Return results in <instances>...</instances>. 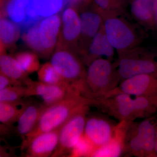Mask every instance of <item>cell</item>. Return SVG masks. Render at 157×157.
I'll return each instance as SVG.
<instances>
[{
	"label": "cell",
	"instance_id": "5b68a950",
	"mask_svg": "<svg viewBox=\"0 0 157 157\" xmlns=\"http://www.w3.org/2000/svg\"><path fill=\"white\" fill-rule=\"evenodd\" d=\"M117 70L121 80L143 74L157 76V60L138 47L119 52Z\"/></svg>",
	"mask_w": 157,
	"mask_h": 157
},
{
	"label": "cell",
	"instance_id": "f546056e",
	"mask_svg": "<svg viewBox=\"0 0 157 157\" xmlns=\"http://www.w3.org/2000/svg\"><path fill=\"white\" fill-rule=\"evenodd\" d=\"M13 149L5 143L3 139L0 138V157L13 156Z\"/></svg>",
	"mask_w": 157,
	"mask_h": 157
},
{
	"label": "cell",
	"instance_id": "ac0fdd59",
	"mask_svg": "<svg viewBox=\"0 0 157 157\" xmlns=\"http://www.w3.org/2000/svg\"><path fill=\"white\" fill-rule=\"evenodd\" d=\"M155 0H131L130 9L133 17L139 23L152 28L155 25L154 7Z\"/></svg>",
	"mask_w": 157,
	"mask_h": 157
},
{
	"label": "cell",
	"instance_id": "ba28073f",
	"mask_svg": "<svg viewBox=\"0 0 157 157\" xmlns=\"http://www.w3.org/2000/svg\"><path fill=\"white\" fill-rule=\"evenodd\" d=\"M95 105L121 122H132L137 119L134 99L125 93L111 92L96 100Z\"/></svg>",
	"mask_w": 157,
	"mask_h": 157
},
{
	"label": "cell",
	"instance_id": "484cf974",
	"mask_svg": "<svg viewBox=\"0 0 157 157\" xmlns=\"http://www.w3.org/2000/svg\"><path fill=\"white\" fill-rule=\"evenodd\" d=\"M38 76L39 81L47 84H70L62 78L50 62L40 66L38 71Z\"/></svg>",
	"mask_w": 157,
	"mask_h": 157
},
{
	"label": "cell",
	"instance_id": "2e32d148",
	"mask_svg": "<svg viewBox=\"0 0 157 157\" xmlns=\"http://www.w3.org/2000/svg\"><path fill=\"white\" fill-rule=\"evenodd\" d=\"M114 50L102 26L91 42L87 52L82 58V61L85 65L88 66L94 60L103 56L111 61L114 56Z\"/></svg>",
	"mask_w": 157,
	"mask_h": 157
},
{
	"label": "cell",
	"instance_id": "d6986e66",
	"mask_svg": "<svg viewBox=\"0 0 157 157\" xmlns=\"http://www.w3.org/2000/svg\"><path fill=\"white\" fill-rule=\"evenodd\" d=\"M0 73L17 84L26 85L30 79L15 57L5 53L0 56Z\"/></svg>",
	"mask_w": 157,
	"mask_h": 157
},
{
	"label": "cell",
	"instance_id": "1f68e13d",
	"mask_svg": "<svg viewBox=\"0 0 157 157\" xmlns=\"http://www.w3.org/2000/svg\"><path fill=\"white\" fill-rule=\"evenodd\" d=\"M10 131V126L0 123V137L8 135Z\"/></svg>",
	"mask_w": 157,
	"mask_h": 157
},
{
	"label": "cell",
	"instance_id": "8992f818",
	"mask_svg": "<svg viewBox=\"0 0 157 157\" xmlns=\"http://www.w3.org/2000/svg\"><path fill=\"white\" fill-rule=\"evenodd\" d=\"M118 15H103V27L109 43L119 53L137 47L140 39L134 27Z\"/></svg>",
	"mask_w": 157,
	"mask_h": 157
},
{
	"label": "cell",
	"instance_id": "52a82bcc",
	"mask_svg": "<svg viewBox=\"0 0 157 157\" xmlns=\"http://www.w3.org/2000/svg\"><path fill=\"white\" fill-rule=\"evenodd\" d=\"M88 110V108L77 113L60 128L58 144L52 157L70 155L84 134Z\"/></svg>",
	"mask_w": 157,
	"mask_h": 157
},
{
	"label": "cell",
	"instance_id": "7402d4cb",
	"mask_svg": "<svg viewBox=\"0 0 157 157\" xmlns=\"http://www.w3.org/2000/svg\"><path fill=\"white\" fill-rule=\"evenodd\" d=\"M21 32L17 24L3 17L0 18V41L5 47L14 45L19 39Z\"/></svg>",
	"mask_w": 157,
	"mask_h": 157
},
{
	"label": "cell",
	"instance_id": "8fae6325",
	"mask_svg": "<svg viewBox=\"0 0 157 157\" xmlns=\"http://www.w3.org/2000/svg\"><path fill=\"white\" fill-rule=\"evenodd\" d=\"M25 86L27 87V97H40L44 107L59 102L73 94H82L70 84H49L30 79Z\"/></svg>",
	"mask_w": 157,
	"mask_h": 157
},
{
	"label": "cell",
	"instance_id": "9c48e42d",
	"mask_svg": "<svg viewBox=\"0 0 157 157\" xmlns=\"http://www.w3.org/2000/svg\"><path fill=\"white\" fill-rule=\"evenodd\" d=\"M80 33L79 12L76 6L71 5L66 8L62 14L61 26L56 48H69L78 54Z\"/></svg>",
	"mask_w": 157,
	"mask_h": 157
},
{
	"label": "cell",
	"instance_id": "7a4b0ae2",
	"mask_svg": "<svg viewBox=\"0 0 157 157\" xmlns=\"http://www.w3.org/2000/svg\"><path fill=\"white\" fill-rule=\"evenodd\" d=\"M87 66L85 82L88 98L96 101L118 86L120 79L111 61L99 58L93 60Z\"/></svg>",
	"mask_w": 157,
	"mask_h": 157
},
{
	"label": "cell",
	"instance_id": "836d02e7",
	"mask_svg": "<svg viewBox=\"0 0 157 157\" xmlns=\"http://www.w3.org/2000/svg\"><path fill=\"white\" fill-rule=\"evenodd\" d=\"M154 17L155 25H157V0H155L154 7Z\"/></svg>",
	"mask_w": 157,
	"mask_h": 157
},
{
	"label": "cell",
	"instance_id": "74e56055",
	"mask_svg": "<svg viewBox=\"0 0 157 157\" xmlns=\"http://www.w3.org/2000/svg\"><path fill=\"white\" fill-rule=\"evenodd\" d=\"M4 14L2 10V9H0V18L3 17V15H4Z\"/></svg>",
	"mask_w": 157,
	"mask_h": 157
},
{
	"label": "cell",
	"instance_id": "6da1fadb",
	"mask_svg": "<svg viewBox=\"0 0 157 157\" xmlns=\"http://www.w3.org/2000/svg\"><path fill=\"white\" fill-rule=\"evenodd\" d=\"M96 101L80 94L71 95L61 101L44 107L33 130L23 140L21 149H25L34 137L45 132L59 128L73 115L95 105Z\"/></svg>",
	"mask_w": 157,
	"mask_h": 157
},
{
	"label": "cell",
	"instance_id": "30bf717a",
	"mask_svg": "<svg viewBox=\"0 0 157 157\" xmlns=\"http://www.w3.org/2000/svg\"><path fill=\"white\" fill-rule=\"evenodd\" d=\"M117 128L107 118L93 116L86 118L84 136L94 150L112 140L115 136Z\"/></svg>",
	"mask_w": 157,
	"mask_h": 157
},
{
	"label": "cell",
	"instance_id": "e0dca14e",
	"mask_svg": "<svg viewBox=\"0 0 157 157\" xmlns=\"http://www.w3.org/2000/svg\"><path fill=\"white\" fill-rule=\"evenodd\" d=\"M44 105L36 103L23 104L22 109L17 121V131L22 141L36 125L44 108Z\"/></svg>",
	"mask_w": 157,
	"mask_h": 157
},
{
	"label": "cell",
	"instance_id": "f35d334b",
	"mask_svg": "<svg viewBox=\"0 0 157 157\" xmlns=\"http://www.w3.org/2000/svg\"></svg>",
	"mask_w": 157,
	"mask_h": 157
},
{
	"label": "cell",
	"instance_id": "9a60e30c",
	"mask_svg": "<svg viewBox=\"0 0 157 157\" xmlns=\"http://www.w3.org/2000/svg\"><path fill=\"white\" fill-rule=\"evenodd\" d=\"M59 129L42 133L34 137L25 149V156L52 157L58 144Z\"/></svg>",
	"mask_w": 157,
	"mask_h": 157
},
{
	"label": "cell",
	"instance_id": "5bb4252c",
	"mask_svg": "<svg viewBox=\"0 0 157 157\" xmlns=\"http://www.w3.org/2000/svg\"><path fill=\"white\" fill-rule=\"evenodd\" d=\"M61 26V17L57 14L49 16L39 22V37L44 58L51 56L56 48Z\"/></svg>",
	"mask_w": 157,
	"mask_h": 157
},
{
	"label": "cell",
	"instance_id": "e575fe53",
	"mask_svg": "<svg viewBox=\"0 0 157 157\" xmlns=\"http://www.w3.org/2000/svg\"><path fill=\"white\" fill-rule=\"evenodd\" d=\"M155 151L156 155V157H157V124L156 128V140L155 145Z\"/></svg>",
	"mask_w": 157,
	"mask_h": 157
},
{
	"label": "cell",
	"instance_id": "d590c367",
	"mask_svg": "<svg viewBox=\"0 0 157 157\" xmlns=\"http://www.w3.org/2000/svg\"><path fill=\"white\" fill-rule=\"evenodd\" d=\"M5 46L2 43V42L0 41V56L2 55L3 53H4L5 51Z\"/></svg>",
	"mask_w": 157,
	"mask_h": 157
},
{
	"label": "cell",
	"instance_id": "277c9868",
	"mask_svg": "<svg viewBox=\"0 0 157 157\" xmlns=\"http://www.w3.org/2000/svg\"><path fill=\"white\" fill-rule=\"evenodd\" d=\"M157 121L154 117L134 124L126 132L125 151L135 157H155V145Z\"/></svg>",
	"mask_w": 157,
	"mask_h": 157
},
{
	"label": "cell",
	"instance_id": "83f0119b",
	"mask_svg": "<svg viewBox=\"0 0 157 157\" xmlns=\"http://www.w3.org/2000/svg\"><path fill=\"white\" fill-rule=\"evenodd\" d=\"M21 67L26 74L38 71L40 67L38 55L35 52H21L14 57Z\"/></svg>",
	"mask_w": 157,
	"mask_h": 157
},
{
	"label": "cell",
	"instance_id": "cb8c5ba5",
	"mask_svg": "<svg viewBox=\"0 0 157 157\" xmlns=\"http://www.w3.org/2000/svg\"><path fill=\"white\" fill-rule=\"evenodd\" d=\"M27 87L24 85H11L0 91V102L21 103L27 97Z\"/></svg>",
	"mask_w": 157,
	"mask_h": 157
},
{
	"label": "cell",
	"instance_id": "d6a6232c",
	"mask_svg": "<svg viewBox=\"0 0 157 157\" xmlns=\"http://www.w3.org/2000/svg\"><path fill=\"white\" fill-rule=\"evenodd\" d=\"M68 1L69 3L71 4V5L76 6L77 4H79L81 2H88L90 1V0H66Z\"/></svg>",
	"mask_w": 157,
	"mask_h": 157
},
{
	"label": "cell",
	"instance_id": "7c38bea8",
	"mask_svg": "<svg viewBox=\"0 0 157 157\" xmlns=\"http://www.w3.org/2000/svg\"><path fill=\"white\" fill-rule=\"evenodd\" d=\"M111 92H119L132 97H144L157 100V76L149 74L132 76L121 80Z\"/></svg>",
	"mask_w": 157,
	"mask_h": 157
},
{
	"label": "cell",
	"instance_id": "ffe728a7",
	"mask_svg": "<svg viewBox=\"0 0 157 157\" xmlns=\"http://www.w3.org/2000/svg\"><path fill=\"white\" fill-rule=\"evenodd\" d=\"M117 127L115 136L109 142L94 150L91 157H119L125 151L124 137L126 130Z\"/></svg>",
	"mask_w": 157,
	"mask_h": 157
},
{
	"label": "cell",
	"instance_id": "4fadbf2b",
	"mask_svg": "<svg viewBox=\"0 0 157 157\" xmlns=\"http://www.w3.org/2000/svg\"><path fill=\"white\" fill-rule=\"evenodd\" d=\"M81 33L78 45V53L81 59L87 52L93 39L103 25L101 13L93 8L90 10L82 9L79 13Z\"/></svg>",
	"mask_w": 157,
	"mask_h": 157
},
{
	"label": "cell",
	"instance_id": "f1b7e54d",
	"mask_svg": "<svg viewBox=\"0 0 157 157\" xmlns=\"http://www.w3.org/2000/svg\"><path fill=\"white\" fill-rule=\"evenodd\" d=\"M93 8L102 15L119 14L121 11L126 0H92Z\"/></svg>",
	"mask_w": 157,
	"mask_h": 157
},
{
	"label": "cell",
	"instance_id": "8d00e7d4",
	"mask_svg": "<svg viewBox=\"0 0 157 157\" xmlns=\"http://www.w3.org/2000/svg\"><path fill=\"white\" fill-rule=\"evenodd\" d=\"M6 0H0V9H2Z\"/></svg>",
	"mask_w": 157,
	"mask_h": 157
},
{
	"label": "cell",
	"instance_id": "d4e9b609",
	"mask_svg": "<svg viewBox=\"0 0 157 157\" xmlns=\"http://www.w3.org/2000/svg\"><path fill=\"white\" fill-rule=\"evenodd\" d=\"M21 103L0 102V123L11 126L17 122L22 109L23 104L20 108L19 107Z\"/></svg>",
	"mask_w": 157,
	"mask_h": 157
},
{
	"label": "cell",
	"instance_id": "603a6c76",
	"mask_svg": "<svg viewBox=\"0 0 157 157\" xmlns=\"http://www.w3.org/2000/svg\"><path fill=\"white\" fill-rule=\"evenodd\" d=\"M66 0H29V6L40 17H48L61 11Z\"/></svg>",
	"mask_w": 157,
	"mask_h": 157
},
{
	"label": "cell",
	"instance_id": "4316f807",
	"mask_svg": "<svg viewBox=\"0 0 157 157\" xmlns=\"http://www.w3.org/2000/svg\"><path fill=\"white\" fill-rule=\"evenodd\" d=\"M39 22L22 32V38L24 42L33 50L35 53L44 57V52L39 37Z\"/></svg>",
	"mask_w": 157,
	"mask_h": 157
},
{
	"label": "cell",
	"instance_id": "4dcf8cb0",
	"mask_svg": "<svg viewBox=\"0 0 157 157\" xmlns=\"http://www.w3.org/2000/svg\"><path fill=\"white\" fill-rule=\"evenodd\" d=\"M19 85L14 83L11 79L0 73V91L11 85Z\"/></svg>",
	"mask_w": 157,
	"mask_h": 157
},
{
	"label": "cell",
	"instance_id": "3957f363",
	"mask_svg": "<svg viewBox=\"0 0 157 157\" xmlns=\"http://www.w3.org/2000/svg\"><path fill=\"white\" fill-rule=\"evenodd\" d=\"M50 63L65 81L85 95L86 70L76 52L67 48H56Z\"/></svg>",
	"mask_w": 157,
	"mask_h": 157
},
{
	"label": "cell",
	"instance_id": "44dd1931",
	"mask_svg": "<svg viewBox=\"0 0 157 157\" xmlns=\"http://www.w3.org/2000/svg\"><path fill=\"white\" fill-rule=\"evenodd\" d=\"M29 5V0H6L2 9L9 19L19 25L25 19Z\"/></svg>",
	"mask_w": 157,
	"mask_h": 157
}]
</instances>
